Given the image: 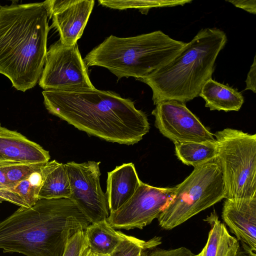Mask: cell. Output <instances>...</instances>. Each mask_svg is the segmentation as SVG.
Instances as JSON below:
<instances>
[{"instance_id": "obj_30", "label": "cell", "mask_w": 256, "mask_h": 256, "mask_svg": "<svg viewBox=\"0 0 256 256\" xmlns=\"http://www.w3.org/2000/svg\"><path fill=\"white\" fill-rule=\"evenodd\" d=\"M5 162H0V184L10 188L6 174L5 167L6 164Z\"/></svg>"}, {"instance_id": "obj_16", "label": "cell", "mask_w": 256, "mask_h": 256, "mask_svg": "<svg viewBox=\"0 0 256 256\" xmlns=\"http://www.w3.org/2000/svg\"><path fill=\"white\" fill-rule=\"evenodd\" d=\"M204 220L210 224L211 228L205 246L194 256H236L240 248L238 240L229 234L215 210Z\"/></svg>"}, {"instance_id": "obj_15", "label": "cell", "mask_w": 256, "mask_h": 256, "mask_svg": "<svg viewBox=\"0 0 256 256\" xmlns=\"http://www.w3.org/2000/svg\"><path fill=\"white\" fill-rule=\"evenodd\" d=\"M141 182L132 162L117 166L108 173L106 194L110 214L116 211L131 198Z\"/></svg>"}, {"instance_id": "obj_28", "label": "cell", "mask_w": 256, "mask_h": 256, "mask_svg": "<svg viewBox=\"0 0 256 256\" xmlns=\"http://www.w3.org/2000/svg\"><path fill=\"white\" fill-rule=\"evenodd\" d=\"M256 56H254V62L250 66V70L248 74L247 78L246 80V87L244 89L246 90H250L253 92H256Z\"/></svg>"}, {"instance_id": "obj_13", "label": "cell", "mask_w": 256, "mask_h": 256, "mask_svg": "<svg viewBox=\"0 0 256 256\" xmlns=\"http://www.w3.org/2000/svg\"><path fill=\"white\" fill-rule=\"evenodd\" d=\"M222 217L240 242L242 250L256 256V197L226 199Z\"/></svg>"}, {"instance_id": "obj_17", "label": "cell", "mask_w": 256, "mask_h": 256, "mask_svg": "<svg viewBox=\"0 0 256 256\" xmlns=\"http://www.w3.org/2000/svg\"><path fill=\"white\" fill-rule=\"evenodd\" d=\"M42 184L38 199L70 198L71 192L66 164L56 160L46 162L40 169Z\"/></svg>"}, {"instance_id": "obj_33", "label": "cell", "mask_w": 256, "mask_h": 256, "mask_svg": "<svg viewBox=\"0 0 256 256\" xmlns=\"http://www.w3.org/2000/svg\"><path fill=\"white\" fill-rule=\"evenodd\" d=\"M93 256H110V255H103V254H94Z\"/></svg>"}, {"instance_id": "obj_19", "label": "cell", "mask_w": 256, "mask_h": 256, "mask_svg": "<svg viewBox=\"0 0 256 256\" xmlns=\"http://www.w3.org/2000/svg\"><path fill=\"white\" fill-rule=\"evenodd\" d=\"M84 234L88 247L94 254L110 255L122 240L124 234L116 230L106 220L90 224Z\"/></svg>"}, {"instance_id": "obj_20", "label": "cell", "mask_w": 256, "mask_h": 256, "mask_svg": "<svg viewBox=\"0 0 256 256\" xmlns=\"http://www.w3.org/2000/svg\"><path fill=\"white\" fill-rule=\"evenodd\" d=\"M176 156L183 164L194 168L214 160L216 142H187L174 144Z\"/></svg>"}, {"instance_id": "obj_22", "label": "cell", "mask_w": 256, "mask_h": 256, "mask_svg": "<svg viewBox=\"0 0 256 256\" xmlns=\"http://www.w3.org/2000/svg\"><path fill=\"white\" fill-rule=\"evenodd\" d=\"M161 243L160 236L144 240L124 234L122 240L110 256H142L144 251L156 247Z\"/></svg>"}, {"instance_id": "obj_34", "label": "cell", "mask_w": 256, "mask_h": 256, "mask_svg": "<svg viewBox=\"0 0 256 256\" xmlns=\"http://www.w3.org/2000/svg\"></svg>"}, {"instance_id": "obj_6", "label": "cell", "mask_w": 256, "mask_h": 256, "mask_svg": "<svg viewBox=\"0 0 256 256\" xmlns=\"http://www.w3.org/2000/svg\"><path fill=\"white\" fill-rule=\"evenodd\" d=\"M176 187L171 200L158 218L159 225L166 230L226 198L222 172L215 159L194 167Z\"/></svg>"}, {"instance_id": "obj_32", "label": "cell", "mask_w": 256, "mask_h": 256, "mask_svg": "<svg viewBox=\"0 0 256 256\" xmlns=\"http://www.w3.org/2000/svg\"><path fill=\"white\" fill-rule=\"evenodd\" d=\"M94 254L90 250L89 248L84 256H93Z\"/></svg>"}, {"instance_id": "obj_8", "label": "cell", "mask_w": 256, "mask_h": 256, "mask_svg": "<svg viewBox=\"0 0 256 256\" xmlns=\"http://www.w3.org/2000/svg\"><path fill=\"white\" fill-rule=\"evenodd\" d=\"M38 84L44 90L71 91L95 88L77 43L68 46L60 40L52 44L47 50Z\"/></svg>"}, {"instance_id": "obj_2", "label": "cell", "mask_w": 256, "mask_h": 256, "mask_svg": "<svg viewBox=\"0 0 256 256\" xmlns=\"http://www.w3.org/2000/svg\"><path fill=\"white\" fill-rule=\"evenodd\" d=\"M89 224L70 199L39 200L0 222V249L26 256H62L68 239Z\"/></svg>"}, {"instance_id": "obj_5", "label": "cell", "mask_w": 256, "mask_h": 256, "mask_svg": "<svg viewBox=\"0 0 256 256\" xmlns=\"http://www.w3.org/2000/svg\"><path fill=\"white\" fill-rule=\"evenodd\" d=\"M186 44L161 30L128 38L111 35L89 52L84 60L87 68H106L118 80L134 77L137 80L168 63Z\"/></svg>"}, {"instance_id": "obj_29", "label": "cell", "mask_w": 256, "mask_h": 256, "mask_svg": "<svg viewBox=\"0 0 256 256\" xmlns=\"http://www.w3.org/2000/svg\"><path fill=\"white\" fill-rule=\"evenodd\" d=\"M232 3L235 6L240 8L244 10L255 14H256V0H226Z\"/></svg>"}, {"instance_id": "obj_7", "label": "cell", "mask_w": 256, "mask_h": 256, "mask_svg": "<svg viewBox=\"0 0 256 256\" xmlns=\"http://www.w3.org/2000/svg\"><path fill=\"white\" fill-rule=\"evenodd\" d=\"M214 136L215 160L222 172L226 198L256 197V134L226 128Z\"/></svg>"}, {"instance_id": "obj_9", "label": "cell", "mask_w": 256, "mask_h": 256, "mask_svg": "<svg viewBox=\"0 0 256 256\" xmlns=\"http://www.w3.org/2000/svg\"><path fill=\"white\" fill-rule=\"evenodd\" d=\"M100 162L66 164L73 201L90 224L106 220L110 215L107 198L100 187Z\"/></svg>"}, {"instance_id": "obj_18", "label": "cell", "mask_w": 256, "mask_h": 256, "mask_svg": "<svg viewBox=\"0 0 256 256\" xmlns=\"http://www.w3.org/2000/svg\"><path fill=\"white\" fill-rule=\"evenodd\" d=\"M199 96L211 110L238 111L244 102L242 94L236 89L212 78L204 84Z\"/></svg>"}, {"instance_id": "obj_27", "label": "cell", "mask_w": 256, "mask_h": 256, "mask_svg": "<svg viewBox=\"0 0 256 256\" xmlns=\"http://www.w3.org/2000/svg\"><path fill=\"white\" fill-rule=\"evenodd\" d=\"M8 202L22 208H28V206L21 198L12 188L0 184V203Z\"/></svg>"}, {"instance_id": "obj_1", "label": "cell", "mask_w": 256, "mask_h": 256, "mask_svg": "<svg viewBox=\"0 0 256 256\" xmlns=\"http://www.w3.org/2000/svg\"><path fill=\"white\" fill-rule=\"evenodd\" d=\"M48 111L80 130L106 141L132 145L150 130L146 114L134 102L108 90H43Z\"/></svg>"}, {"instance_id": "obj_25", "label": "cell", "mask_w": 256, "mask_h": 256, "mask_svg": "<svg viewBox=\"0 0 256 256\" xmlns=\"http://www.w3.org/2000/svg\"><path fill=\"white\" fill-rule=\"evenodd\" d=\"M88 248L84 231L80 230L68 239L62 256H84Z\"/></svg>"}, {"instance_id": "obj_21", "label": "cell", "mask_w": 256, "mask_h": 256, "mask_svg": "<svg viewBox=\"0 0 256 256\" xmlns=\"http://www.w3.org/2000/svg\"><path fill=\"white\" fill-rule=\"evenodd\" d=\"M191 0H98L102 6L110 8L126 10L128 8L138 9L142 14H146L149 10L153 8L172 7L184 6L191 2Z\"/></svg>"}, {"instance_id": "obj_24", "label": "cell", "mask_w": 256, "mask_h": 256, "mask_svg": "<svg viewBox=\"0 0 256 256\" xmlns=\"http://www.w3.org/2000/svg\"><path fill=\"white\" fill-rule=\"evenodd\" d=\"M46 162L13 163L6 166V179L12 190L19 182L29 177L32 174L39 172Z\"/></svg>"}, {"instance_id": "obj_23", "label": "cell", "mask_w": 256, "mask_h": 256, "mask_svg": "<svg viewBox=\"0 0 256 256\" xmlns=\"http://www.w3.org/2000/svg\"><path fill=\"white\" fill-rule=\"evenodd\" d=\"M41 169V168H40ZM40 170L32 174L28 178L19 182L12 190L30 207L38 200V196L42 184Z\"/></svg>"}, {"instance_id": "obj_11", "label": "cell", "mask_w": 256, "mask_h": 256, "mask_svg": "<svg viewBox=\"0 0 256 256\" xmlns=\"http://www.w3.org/2000/svg\"><path fill=\"white\" fill-rule=\"evenodd\" d=\"M156 106L152 112L155 118V126L174 144L216 142L214 134L186 107V103L169 100Z\"/></svg>"}, {"instance_id": "obj_26", "label": "cell", "mask_w": 256, "mask_h": 256, "mask_svg": "<svg viewBox=\"0 0 256 256\" xmlns=\"http://www.w3.org/2000/svg\"><path fill=\"white\" fill-rule=\"evenodd\" d=\"M142 256H194V254L185 247L165 250L156 246L146 250Z\"/></svg>"}, {"instance_id": "obj_3", "label": "cell", "mask_w": 256, "mask_h": 256, "mask_svg": "<svg viewBox=\"0 0 256 256\" xmlns=\"http://www.w3.org/2000/svg\"><path fill=\"white\" fill-rule=\"evenodd\" d=\"M44 2L0 6V74L25 92L39 82L50 30Z\"/></svg>"}, {"instance_id": "obj_31", "label": "cell", "mask_w": 256, "mask_h": 256, "mask_svg": "<svg viewBox=\"0 0 256 256\" xmlns=\"http://www.w3.org/2000/svg\"><path fill=\"white\" fill-rule=\"evenodd\" d=\"M236 256H255L252 255L244 251V250H242L240 248L238 251Z\"/></svg>"}, {"instance_id": "obj_4", "label": "cell", "mask_w": 256, "mask_h": 256, "mask_svg": "<svg viewBox=\"0 0 256 256\" xmlns=\"http://www.w3.org/2000/svg\"><path fill=\"white\" fill-rule=\"evenodd\" d=\"M226 42L222 30L202 28L170 62L137 80L151 88L154 105L169 100L186 103L198 96L212 78L217 56Z\"/></svg>"}, {"instance_id": "obj_12", "label": "cell", "mask_w": 256, "mask_h": 256, "mask_svg": "<svg viewBox=\"0 0 256 256\" xmlns=\"http://www.w3.org/2000/svg\"><path fill=\"white\" fill-rule=\"evenodd\" d=\"M50 28L59 33L60 42L71 46L82 36L94 5V0H50L44 2Z\"/></svg>"}, {"instance_id": "obj_14", "label": "cell", "mask_w": 256, "mask_h": 256, "mask_svg": "<svg viewBox=\"0 0 256 256\" xmlns=\"http://www.w3.org/2000/svg\"><path fill=\"white\" fill-rule=\"evenodd\" d=\"M50 159L49 152L40 144L0 124V162H47Z\"/></svg>"}, {"instance_id": "obj_10", "label": "cell", "mask_w": 256, "mask_h": 256, "mask_svg": "<svg viewBox=\"0 0 256 256\" xmlns=\"http://www.w3.org/2000/svg\"><path fill=\"white\" fill-rule=\"evenodd\" d=\"M176 186L158 188L140 184L131 198L106 219L114 229H142L158 218L171 200Z\"/></svg>"}, {"instance_id": "obj_35", "label": "cell", "mask_w": 256, "mask_h": 256, "mask_svg": "<svg viewBox=\"0 0 256 256\" xmlns=\"http://www.w3.org/2000/svg\"><path fill=\"white\" fill-rule=\"evenodd\" d=\"M143 255V254H142Z\"/></svg>"}]
</instances>
